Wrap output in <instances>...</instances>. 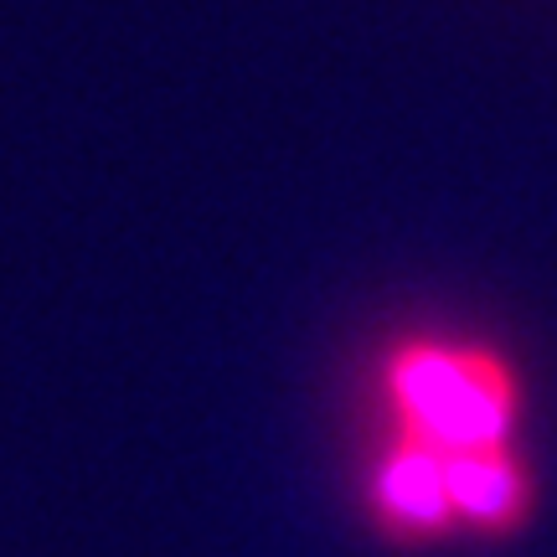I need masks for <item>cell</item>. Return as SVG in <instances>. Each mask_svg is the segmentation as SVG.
Returning a JSON list of instances; mask_svg holds the SVG:
<instances>
[{
	"label": "cell",
	"mask_w": 557,
	"mask_h": 557,
	"mask_svg": "<svg viewBox=\"0 0 557 557\" xmlns=\"http://www.w3.org/2000/svg\"><path fill=\"white\" fill-rule=\"evenodd\" d=\"M387 429L423 438L444 455L517 444L527 413V377L491 341L413 331L387 346L377 367Z\"/></svg>",
	"instance_id": "cell-1"
},
{
	"label": "cell",
	"mask_w": 557,
	"mask_h": 557,
	"mask_svg": "<svg viewBox=\"0 0 557 557\" xmlns=\"http://www.w3.org/2000/svg\"><path fill=\"white\" fill-rule=\"evenodd\" d=\"M367 521L382 542L403 553L444 547L459 537V511L449 491V455L408 434H382V444L367 459Z\"/></svg>",
	"instance_id": "cell-2"
},
{
	"label": "cell",
	"mask_w": 557,
	"mask_h": 557,
	"mask_svg": "<svg viewBox=\"0 0 557 557\" xmlns=\"http://www.w3.org/2000/svg\"><path fill=\"white\" fill-rule=\"evenodd\" d=\"M449 491L459 511V537L506 542L537 517V475L517 444H485L449 455Z\"/></svg>",
	"instance_id": "cell-3"
}]
</instances>
